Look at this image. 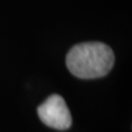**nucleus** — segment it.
Segmentation results:
<instances>
[{
	"mask_svg": "<svg viewBox=\"0 0 132 132\" xmlns=\"http://www.w3.org/2000/svg\"><path fill=\"white\" fill-rule=\"evenodd\" d=\"M114 63L113 52L101 42L79 43L69 50L66 65L74 76L93 79L107 75Z\"/></svg>",
	"mask_w": 132,
	"mask_h": 132,
	"instance_id": "obj_1",
	"label": "nucleus"
},
{
	"mask_svg": "<svg viewBox=\"0 0 132 132\" xmlns=\"http://www.w3.org/2000/svg\"><path fill=\"white\" fill-rule=\"evenodd\" d=\"M39 118L44 125L57 130H66L72 125V116L65 100L60 95H52L38 107Z\"/></svg>",
	"mask_w": 132,
	"mask_h": 132,
	"instance_id": "obj_2",
	"label": "nucleus"
}]
</instances>
